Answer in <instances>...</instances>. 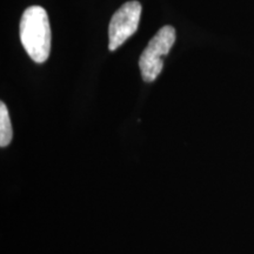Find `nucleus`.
I'll use <instances>...</instances> for the list:
<instances>
[{"instance_id": "1", "label": "nucleus", "mask_w": 254, "mask_h": 254, "mask_svg": "<svg viewBox=\"0 0 254 254\" xmlns=\"http://www.w3.org/2000/svg\"><path fill=\"white\" fill-rule=\"evenodd\" d=\"M20 40L33 62H46L51 51V27L45 8L41 6L26 8L20 20Z\"/></svg>"}, {"instance_id": "2", "label": "nucleus", "mask_w": 254, "mask_h": 254, "mask_svg": "<svg viewBox=\"0 0 254 254\" xmlns=\"http://www.w3.org/2000/svg\"><path fill=\"white\" fill-rule=\"evenodd\" d=\"M176 43V30L166 25L159 30L146 46L139 59L141 77L146 82H152L163 71V57L167 56Z\"/></svg>"}, {"instance_id": "3", "label": "nucleus", "mask_w": 254, "mask_h": 254, "mask_svg": "<svg viewBox=\"0 0 254 254\" xmlns=\"http://www.w3.org/2000/svg\"><path fill=\"white\" fill-rule=\"evenodd\" d=\"M141 5L136 0L127 1L113 14L109 26V49L117 50L138 30Z\"/></svg>"}, {"instance_id": "4", "label": "nucleus", "mask_w": 254, "mask_h": 254, "mask_svg": "<svg viewBox=\"0 0 254 254\" xmlns=\"http://www.w3.org/2000/svg\"><path fill=\"white\" fill-rule=\"evenodd\" d=\"M13 131H12L11 119H9L7 107L5 103H0V146L5 147L12 140Z\"/></svg>"}]
</instances>
